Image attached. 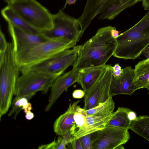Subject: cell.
Wrapping results in <instances>:
<instances>
[{"label": "cell", "instance_id": "1", "mask_svg": "<svg viewBox=\"0 0 149 149\" xmlns=\"http://www.w3.org/2000/svg\"><path fill=\"white\" fill-rule=\"evenodd\" d=\"M114 27L110 26L99 29L91 38L79 45L77 58L73 67L79 70L106 65L118 45L116 39L111 35Z\"/></svg>", "mask_w": 149, "mask_h": 149}, {"label": "cell", "instance_id": "2", "mask_svg": "<svg viewBox=\"0 0 149 149\" xmlns=\"http://www.w3.org/2000/svg\"><path fill=\"white\" fill-rule=\"evenodd\" d=\"M118 45L113 56L134 59L149 45V11L136 24L116 38Z\"/></svg>", "mask_w": 149, "mask_h": 149}, {"label": "cell", "instance_id": "3", "mask_svg": "<svg viewBox=\"0 0 149 149\" xmlns=\"http://www.w3.org/2000/svg\"><path fill=\"white\" fill-rule=\"evenodd\" d=\"M0 119L8 112L14 95L20 69L16 61L12 43L8 42L0 54Z\"/></svg>", "mask_w": 149, "mask_h": 149}, {"label": "cell", "instance_id": "4", "mask_svg": "<svg viewBox=\"0 0 149 149\" xmlns=\"http://www.w3.org/2000/svg\"><path fill=\"white\" fill-rule=\"evenodd\" d=\"M74 42L67 43L53 40L31 45L15 54L16 61L22 74L33 66L65 50L76 46Z\"/></svg>", "mask_w": 149, "mask_h": 149}, {"label": "cell", "instance_id": "5", "mask_svg": "<svg viewBox=\"0 0 149 149\" xmlns=\"http://www.w3.org/2000/svg\"><path fill=\"white\" fill-rule=\"evenodd\" d=\"M10 6L27 23L43 32L53 28V15L36 0H16Z\"/></svg>", "mask_w": 149, "mask_h": 149}, {"label": "cell", "instance_id": "6", "mask_svg": "<svg viewBox=\"0 0 149 149\" xmlns=\"http://www.w3.org/2000/svg\"><path fill=\"white\" fill-rule=\"evenodd\" d=\"M63 73L52 74L29 70L22 74L16 82L15 97H25L29 100L37 92L46 93L55 79Z\"/></svg>", "mask_w": 149, "mask_h": 149}, {"label": "cell", "instance_id": "7", "mask_svg": "<svg viewBox=\"0 0 149 149\" xmlns=\"http://www.w3.org/2000/svg\"><path fill=\"white\" fill-rule=\"evenodd\" d=\"M53 24L52 29L42 33L49 39L76 44L82 36L77 19L65 13L62 9L53 15Z\"/></svg>", "mask_w": 149, "mask_h": 149}, {"label": "cell", "instance_id": "8", "mask_svg": "<svg viewBox=\"0 0 149 149\" xmlns=\"http://www.w3.org/2000/svg\"><path fill=\"white\" fill-rule=\"evenodd\" d=\"M128 130L106 126L103 129L93 133L92 138V149H116L130 139Z\"/></svg>", "mask_w": 149, "mask_h": 149}, {"label": "cell", "instance_id": "9", "mask_svg": "<svg viewBox=\"0 0 149 149\" xmlns=\"http://www.w3.org/2000/svg\"><path fill=\"white\" fill-rule=\"evenodd\" d=\"M78 46L71 49L64 50L50 58L33 66L29 70L49 73H63L66 69L73 65L77 58Z\"/></svg>", "mask_w": 149, "mask_h": 149}, {"label": "cell", "instance_id": "10", "mask_svg": "<svg viewBox=\"0 0 149 149\" xmlns=\"http://www.w3.org/2000/svg\"><path fill=\"white\" fill-rule=\"evenodd\" d=\"M111 66L87 92H85L84 108L87 110L106 101L110 97V90L113 77Z\"/></svg>", "mask_w": 149, "mask_h": 149}, {"label": "cell", "instance_id": "11", "mask_svg": "<svg viewBox=\"0 0 149 149\" xmlns=\"http://www.w3.org/2000/svg\"><path fill=\"white\" fill-rule=\"evenodd\" d=\"M8 29L12 39L15 53L33 44L49 40L42 33H30L25 31L10 23H8Z\"/></svg>", "mask_w": 149, "mask_h": 149}, {"label": "cell", "instance_id": "12", "mask_svg": "<svg viewBox=\"0 0 149 149\" xmlns=\"http://www.w3.org/2000/svg\"><path fill=\"white\" fill-rule=\"evenodd\" d=\"M79 69L73 67L67 72L58 76L54 81L50 88L49 102L45 108L48 111L63 92L68 88L78 81Z\"/></svg>", "mask_w": 149, "mask_h": 149}, {"label": "cell", "instance_id": "13", "mask_svg": "<svg viewBox=\"0 0 149 149\" xmlns=\"http://www.w3.org/2000/svg\"><path fill=\"white\" fill-rule=\"evenodd\" d=\"M123 69V72L119 77L113 76L110 87V96L120 94L131 95L135 91L132 87L134 78V69L129 66Z\"/></svg>", "mask_w": 149, "mask_h": 149}, {"label": "cell", "instance_id": "14", "mask_svg": "<svg viewBox=\"0 0 149 149\" xmlns=\"http://www.w3.org/2000/svg\"><path fill=\"white\" fill-rule=\"evenodd\" d=\"M109 0H87L82 13L77 19L83 34L93 19L102 12Z\"/></svg>", "mask_w": 149, "mask_h": 149}, {"label": "cell", "instance_id": "15", "mask_svg": "<svg viewBox=\"0 0 149 149\" xmlns=\"http://www.w3.org/2000/svg\"><path fill=\"white\" fill-rule=\"evenodd\" d=\"M112 115L102 117L89 115L87 113L83 126L72 135L71 141L103 129Z\"/></svg>", "mask_w": 149, "mask_h": 149}, {"label": "cell", "instance_id": "16", "mask_svg": "<svg viewBox=\"0 0 149 149\" xmlns=\"http://www.w3.org/2000/svg\"><path fill=\"white\" fill-rule=\"evenodd\" d=\"M109 66L105 65L79 70L78 83L85 92L88 91L96 83Z\"/></svg>", "mask_w": 149, "mask_h": 149}, {"label": "cell", "instance_id": "17", "mask_svg": "<svg viewBox=\"0 0 149 149\" xmlns=\"http://www.w3.org/2000/svg\"><path fill=\"white\" fill-rule=\"evenodd\" d=\"M80 100L71 102L67 110L60 115L56 120L54 124V132L60 136H63L72 128L74 121V112Z\"/></svg>", "mask_w": 149, "mask_h": 149}, {"label": "cell", "instance_id": "18", "mask_svg": "<svg viewBox=\"0 0 149 149\" xmlns=\"http://www.w3.org/2000/svg\"><path fill=\"white\" fill-rule=\"evenodd\" d=\"M1 13L8 23H11L25 31L34 34L42 33L27 23L9 5H8L1 10Z\"/></svg>", "mask_w": 149, "mask_h": 149}, {"label": "cell", "instance_id": "19", "mask_svg": "<svg viewBox=\"0 0 149 149\" xmlns=\"http://www.w3.org/2000/svg\"><path fill=\"white\" fill-rule=\"evenodd\" d=\"M134 78L132 87L135 91L149 86V58L139 61L134 69Z\"/></svg>", "mask_w": 149, "mask_h": 149}, {"label": "cell", "instance_id": "20", "mask_svg": "<svg viewBox=\"0 0 149 149\" xmlns=\"http://www.w3.org/2000/svg\"><path fill=\"white\" fill-rule=\"evenodd\" d=\"M131 110L124 107H119L114 112L106 126L130 129L131 121L128 118V114Z\"/></svg>", "mask_w": 149, "mask_h": 149}, {"label": "cell", "instance_id": "21", "mask_svg": "<svg viewBox=\"0 0 149 149\" xmlns=\"http://www.w3.org/2000/svg\"><path fill=\"white\" fill-rule=\"evenodd\" d=\"M130 129L139 135L149 141V116H137L131 121Z\"/></svg>", "mask_w": 149, "mask_h": 149}, {"label": "cell", "instance_id": "22", "mask_svg": "<svg viewBox=\"0 0 149 149\" xmlns=\"http://www.w3.org/2000/svg\"><path fill=\"white\" fill-rule=\"evenodd\" d=\"M114 108V102L112 97L110 96L104 102L91 109L86 110V111L89 115L106 117L112 115Z\"/></svg>", "mask_w": 149, "mask_h": 149}, {"label": "cell", "instance_id": "23", "mask_svg": "<svg viewBox=\"0 0 149 149\" xmlns=\"http://www.w3.org/2000/svg\"><path fill=\"white\" fill-rule=\"evenodd\" d=\"M29 100L25 97H15L12 104V109L8 114L9 116L15 115V118L21 110H24L26 114L31 112V104L28 102Z\"/></svg>", "mask_w": 149, "mask_h": 149}, {"label": "cell", "instance_id": "24", "mask_svg": "<svg viewBox=\"0 0 149 149\" xmlns=\"http://www.w3.org/2000/svg\"><path fill=\"white\" fill-rule=\"evenodd\" d=\"M93 133L85 135L79 138L83 149H92V138Z\"/></svg>", "mask_w": 149, "mask_h": 149}, {"label": "cell", "instance_id": "25", "mask_svg": "<svg viewBox=\"0 0 149 149\" xmlns=\"http://www.w3.org/2000/svg\"><path fill=\"white\" fill-rule=\"evenodd\" d=\"M8 42H7L4 34L1 31V28L0 30V54H3L7 45Z\"/></svg>", "mask_w": 149, "mask_h": 149}, {"label": "cell", "instance_id": "26", "mask_svg": "<svg viewBox=\"0 0 149 149\" xmlns=\"http://www.w3.org/2000/svg\"><path fill=\"white\" fill-rule=\"evenodd\" d=\"M111 67L113 76L114 77H119L123 72V69H121V67L118 63L115 64L113 66H111Z\"/></svg>", "mask_w": 149, "mask_h": 149}, {"label": "cell", "instance_id": "27", "mask_svg": "<svg viewBox=\"0 0 149 149\" xmlns=\"http://www.w3.org/2000/svg\"><path fill=\"white\" fill-rule=\"evenodd\" d=\"M69 148L73 149H83L79 139L73 140L67 145Z\"/></svg>", "mask_w": 149, "mask_h": 149}, {"label": "cell", "instance_id": "28", "mask_svg": "<svg viewBox=\"0 0 149 149\" xmlns=\"http://www.w3.org/2000/svg\"><path fill=\"white\" fill-rule=\"evenodd\" d=\"M85 92L84 90L77 89L74 91L72 94V97L76 99H81L84 96Z\"/></svg>", "mask_w": 149, "mask_h": 149}, {"label": "cell", "instance_id": "29", "mask_svg": "<svg viewBox=\"0 0 149 149\" xmlns=\"http://www.w3.org/2000/svg\"><path fill=\"white\" fill-rule=\"evenodd\" d=\"M56 143L54 140L52 142L46 145H41L38 147V149H56Z\"/></svg>", "mask_w": 149, "mask_h": 149}, {"label": "cell", "instance_id": "30", "mask_svg": "<svg viewBox=\"0 0 149 149\" xmlns=\"http://www.w3.org/2000/svg\"><path fill=\"white\" fill-rule=\"evenodd\" d=\"M137 117L136 113L135 112L132 111L131 110L128 113V118L131 121L135 120Z\"/></svg>", "mask_w": 149, "mask_h": 149}, {"label": "cell", "instance_id": "31", "mask_svg": "<svg viewBox=\"0 0 149 149\" xmlns=\"http://www.w3.org/2000/svg\"><path fill=\"white\" fill-rule=\"evenodd\" d=\"M142 5L145 10H149V0H142Z\"/></svg>", "mask_w": 149, "mask_h": 149}, {"label": "cell", "instance_id": "32", "mask_svg": "<svg viewBox=\"0 0 149 149\" xmlns=\"http://www.w3.org/2000/svg\"><path fill=\"white\" fill-rule=\"evenodd\" d=\"M120 34L119 31L116 30L115 27H114L111 31L112 36L113 38L115 39L118 37Z\"/></svg>", "mask_w": 149, "mask_h": 149}, {"label": "cell", "instance_id": "33", "mask_svg": "<svg viewBox=\"0 0 149 149\" xmlns=\"http://www.w3.org/2000/svg\"><path fill=\"white\" fill-rule=\"evenodd\" d=\"M145 57L149 58V46L146 47L142 52V54Z\"/></svg>", "mask_w": 149, "mask_h": 149}, {"label": "cell", "instance_id": "34", "mask_svg": "<svg viewBox=\"0 0 149 149\" xmlns=\"http://www.w3.org/2000/svg\"><path fill=\"white\" fill-rule=\"evenodd\" d=\"M77 1V0H66L65 6L62 9L63 10L65 8L67 4L71 5L72 4H74Z\"/></svg>", "mask_w": 149, "mask_h": 149}, {"label": "cell", "instance_id": "35", "mask_svg": "<svg viewBox=\"0 0 149 149\" xmlns=\"http://www.w3.org/2000/svg\"><path fill=\"white\" fill-rule=\"evenodd\" d=\"M34 117L33 113L31 112L26 114L25 117L26 119L30 120L32 119Z\"/></svg>", "mask_w": 149, "mask_h": 149}, {"label": "cell", "instance_id": "36", "mask_svg": "<svg viewBox=\"0 0 149 149\" xmlns=\"http://www.w3.org/2000/svg\"><path fill=\"white\" fill-rule=\"evenodd\" d=\"M16 0H4V1L6 3L8 4H9Z\"/></svg>", "mask_w": 149, "mask_h": 149}, {"label": "cell", "instance_id": "37", "mask_svg": "<svg viewBox=\"0 0 149 149\" xmlns=\"http://www.w3.org/2000/svg\"><path fill=\"white\" fill-rule=\"evenodd\" d=\"M124 149V148L123 146V145H121L118 147H117L116 149Z\"/></svg>", "mask_w": 149, "mask_h": 149}, {"label": "cell", "instance_id": "38", "mask_svg": "<svg viewBox=\"0 0 149 149\" xmlns=\"http://www.w3.org/2000/svg\"><path fill=\"white\" fill-rule=\"evenodd\" d=\"M146 88H147L148 91V95H149V86H148V87H147Z\"/></svg>", "mask_w": 149, "mask_h": 149}]
</instances>
